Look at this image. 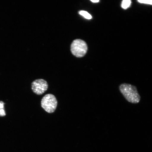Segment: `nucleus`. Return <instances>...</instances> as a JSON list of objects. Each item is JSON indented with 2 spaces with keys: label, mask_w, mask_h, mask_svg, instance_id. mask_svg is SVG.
Here are the masks:
<instances>
[{
  "label": "nucleus",
  "mask_w": 152,
  "mask_h": 152,
  "mask_svg": "<svg viewBox=\"0 0 152 152\" xmlns=\"http://www.w3.org/2000/svg\"><path fill=\"white\" fill-rule=\"evenodd\" d=\"M32 90L37 95L44 94L48 88V85L47 82L43 79L36 80L32 83Z\"/></svg>",
  "instance_id": "20e7f679"
},
{
  "label": "nucleus",
  "mask_w": 152,
  "mask_h": 152,
  "mask_svg": "<svg viewBox=\"0 0 152 152\" xmlns=\"http://www.w3.org/2000/svg\"><path fill=\"white\" fill-rule=\"evenodd\" d=\"M131 4L130 0H124L121 3V7L124 9H127L130 7Z\"/></svg>",
  "instance_id": "423d86ee"
},
{
  "label": "nucleus",
  "mask_w": 152,
  "mask_h": 152,
  "mask_svg": "<svg viewBox=\"0 0 152 152\" xmlns=\"http://www.w3.org/2000/svg\"><path fill=\"white\" fill-rule=\"evenodd\" d=\"M140 3L152 5V0H139Z\"/></svg>",
  "instance_id": "6e6552de"
},
{
  "label": "nucleus",
  "mask_w": 152,
  "mask_h": 152,
  "mask_svg": "<svg viewBox=\"0 0 152 152\" xmlns=\"http://www.w3.org/2000/svg\"><path fill=\"white\" fill-rule=\"evenodd\" d=\"M120 91L126 99L132 103H138L140 97L136 87L131 84L123 83L119 87Z\"/></svg>",
  "instance_id": "f257e3e1"
},
{
  "label": "nucleus",
  "mask_w": 152,
  "mask_h": 152,
  "mask_svg": "<svg viewBox=\"0 0 152 152\" xmlns=\"http://www.w3.org/2000/svg\"><path fill=\"white\" fill-rule=\"evenodd\" d=\"M4 103L3 102L0 101V116H4L6 115L4 110Z\"/></svg>",
  "instance_id": "0eeeda50"
},
{
  "label": "nucleus",
  "mask_w": 152,
  "mask_h": 152,
  "mask_svg": "<svg viewBox=\"0 0 152 152\" xmlns=\"http://www.w3.org/2000/svg\"><path fill=\"white\" fill-rule=\"evenodd\" d=\"M80 15H81L84 18L88 20H91L92 18V16L88 12L86 11H80L79 12Z\"/></svg>",
  "instance_id": "39448f33"
},
{
  "label": "nucleus",
  "mask_w": 152,
  "mask_h": 152,
  "mask_svg": "<svg viewBox=\"0 0 152 152\" xmlns=\"http://www.w3.org/2000/svg\"><path fill=\"white\" fill-rule=\"evenodd\" d=\"M42 107L49 113H54L58 104L56 98L54 95L49 94L43 96L41 102Z\"/></svg>",
  "instance_id": "f03ea898"
},
{
  "label": "nucleus",
  "mask_w": 152,
  "mask_h": 152,
  "mask_svg": "<svg viewBox=\"0 0 152 152\" xmlns=\"http://www.w3.org/2000/svg\"><path fill=\"white\" fill-rule=\"evenodd\" d=\"M91 1L94 3H98L99 1V0H93V1L91 0Z\"/></svg>",
  "instance_id": "1a4fd4ad"
},
{
  "label": "nucleus",
  "mask_w": 152,
  "mask_h": 152,
  "mask_svg": "<svg viewBox=\"0 0 152 152\" xmlns=\"http://www.w3.org/2000/svg\"><path fill=\"white\" fill-rule=\"evenodd\" d=\"M88 47L86 43L80 39L75 40L71 45V52L77 58H81L85 56L87 52Z\"/></svg>",
  "instance_id": "7ed1b4c3"
}]
</instances>
